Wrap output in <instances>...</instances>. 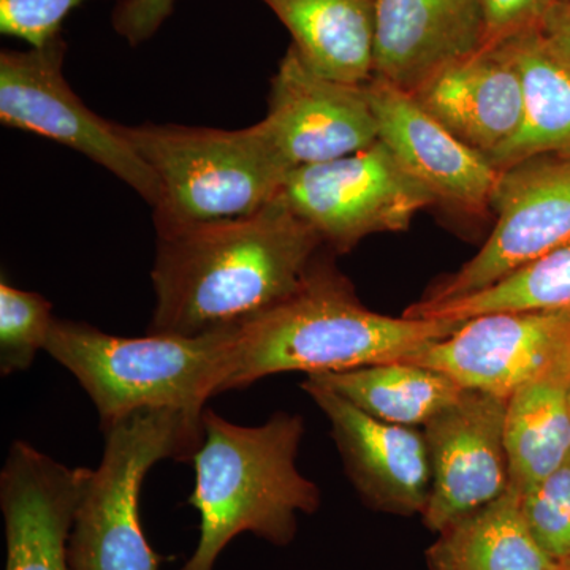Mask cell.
Here are the masks:
<instances>
[{
    "instance_id": "obj_11",
    "label": "cell",
    "mask_w": 570,
    "mask_h": 570,
    "mask_svg": "<svg viewBox=\"0 0 570 570\" xmlns=\"http://www.w3.org/2000/svg\"><path fill=\"white\" fill-rule=\"evenodd\" d=\"M262 127L291 168L328 163L379 140L366 85L333 80L291 45L272 80Z\"/></svg>"
},
{
    "instance_id": "obj_26",
    "label": "cell",
    "mask_w": 570,
    "mask_h": 570,
    "mask_svg": "<svg viewBox=\"0 0 570 570\" xmlns=\"http://www.w3.org/2000/svg\"><path fill=\"white\" fill-rule=\"evenodd\" d=\"M86 0H0V32L45 48L61 39L62 22Z\"/></svg>"
},
{
    "instance_id": "obj_4",
    "label": "cell",
    "mask_w": 570,
    "mask_h": 570,
    "mask_svg": "<svg viewBox=\"0 0 570 570\" xmlns=\"http://www.w3.org/2000/svg\"><path fill=\"white\" fill-rule=\"evenodd\" d=\"M118 127L159 183L157 238L261 213L279 197L292 170L261 122L242 130Z\"/></svg>"
},
{
    "instance_id": "obj_5",
    "label": "cell",
    "mask_w": 570,
    "mask_h": 570,
    "mask_svg": "<svg viewBox=\"0 0 570 570\" xmlns=\"http://www.w3.org/2000/svg\"><path fill=\"white\" fill-rule=\"evenodd\" d=\"M238 330L197 337L112 336L82 322L52 321L45 351L78 379L102 430L142 409L204 420L219 395Z\"/></svg>"
},
{
    "instance_id": "obj_20",
    "label": "cell",
    "mask_w": 570,
    "mask_h": 570,
    "mask_svg": "<svg viewBox=\"0 0 570 570\" xmlns=\"http://www.w3.org/2000/svg\"><path fill=\"white\" fill-rule=\"evenodd\" d=\"M570 356L512 393L505 409L509 487L520 497L570 459Z\"/></svg>"
},
{
    "instance_id": "obj_31",
    "label": "cell",
    "mask_w": 570,
    "mask_h": 570,
    "mask_svg": "<svg viewBox=\"0 0 570 570\" xmlns=\"http://www.w3.org/2000/svg\"><path fill=\"white\" fill-rule=\"evenodd\" d=\"M564 2H570V0H564Z\"/></svg>"
},
{
    "instance_id": "obj_23",
    "label": "cell",
    "mask_w": 570,
    "mask_h": 570,
    "mask_svg": "<svg viewBox=\"0 0 570 570\" xmlns=\"http://www.w3.org/2000/svg\"><path fill=\"white\" fill-rule=\"evenodd\" d=\"M493 313H570V243L478 294L439 305L414 303L403 316L461 322Z\"/></svg>"
},
{
    "instance_id": "obj_8",
    "label": "cell",
    "mask_w": 570,
    "mask_h": 570,
    "mask_svg": "<svg viewBox=\"0 0 570 570\" xmlns=\"http://www.w3.org/2000/svg\"><path fill=\"white\" fill-rule=\"evenodd\" d=\"M62 39L29 51L0 52V121L69 146L102 165L156 206L159 183L118 124L89 110L62 75Z\"/></svg>"
},
{
    "instance_id": "obj_25",
    "label": "cell",
    "mask_w": 570,
    "mask_h": 570,
    "mask_svg": "<svg viewBox=\"0 0 570 570\" xmlns=\"http://www.w3.org/2000/svg\"><path fill=\"white\" fill-rule=\"evenodd\" d=\"M532 538L554 561L570 560V459L521 497Z\"/></svg>"
},
{
    "instance_id": "obj_17",
    "label": "cell",
    "mask_w": 570,
    "mask_h": 570,
    "mask_svg": "<svg viewBox=\"0 0 570 570\" xmlns=\"http://www.w3.org/2000/svg\"><path fill=\"white\" fill-rule=\"evenodd\" d=\"M411 94L445 129L487 157L513 137L523 111L520 73L502 45L450 63Z\"/></svg>"
},
{
    "instance_id": "obj_7",
    "label": "cell",
    "mask_w": 570,
    "mask_h": 570,
    "mask_svg": "<svg viewBox=\"0 0 570 570\" xmlns=\"http://www.w3.org/2000/svg\"><path fill=\"white\" fill-rule=\"evenodd\" d=\"M279 198L341 254L366 236L407 230L436 205L379 140L365 151L292 168Z\"/></svg>"
},
{
    "instance_id": "obj_6",
    "label": "cell",
    "mask_w": 570,
    "mask_h": 570,
    "mask_svg": "<svg viewBox=\"0 0 570 570\" xmlns=\"http://www.w3.org/2000/svg\"><path fill=\"white\" fill-rule=\"evenodd\" d=\"M102 463L75 515L70 570H157L160 557L142 534V480L159 461L194 460L204 420L174 409H142L105 428Z\"/></svg>"
},
{
    "instance_id": "obj_16",
    "label": "cell",
    "mask_w": 570,
    "mask_h": 570,
    "mask_svg": "<svg viewBox=\"0 0 570 570\" xmlns=\"http://www.w3.org/2000/svg\"><path fill=\"white\" fill-rule=\"evenodd\" d=\"M483 45V0H377L373 77L414 92Z\"/></svg>"
},
{
    "instance_id": "obj_14",
    "label": "cell",
    "mask_w": 570,
    "mask_h": 570,
    "mask_svg": "<svg viewBox=\"0 0 570 570\" xmlns=\"http://www.w3.org/2000/svg\"><path fill=\"white\" fill-rule=\"evenodd\" d=\"M92 469L67 468L28 442H13L0 472L6 570H70L69 538Z\"/></svg>"
},
{
    "instance_id": "obj_30",
    "label": "cell",
    "mask_w": 570,
    "mask_h": 570,
    "mask_svg": "<svg viewBox=\"0 0 570 570\" xmlns=\"http://www.w3.org/2000/svg\"><path fill=\"white\" fill-rule=\"evenodd\" d=\"M558 570H570V560L562 561L561 566H560V569H558Z\"/></svg>"
},
{
    "instance_id": "obj_13",
    "label": "cell",
    "mask_w": 570,
    "mask_h": 570,
    "mask_svg": "<svg viewBox=\"0 0 570 570\" xmlns=\"http://www.w3.org/2000/svg\"><path fill=\"white\" fill-rule=\"evenodd\" d=\"M367 96L376 116L379 141L411 178L433 195L436 205L468 214L491 209L501 170L485 154L469 148L411 92L373 77Z\"/></svg>"
},
{
    "instance_id": "obj_1",
    "label": "cell",
    "mask_w": 570,
    "mask_h": 570,
    "mask_svg": "<svg viewBox=\"0 0 570 570\" xmlns=\"http://www.w3.org/2000/svg\"><path fill=\"white\" fill-rule=\"evenodd\" d=\"M322 245L279 197L246 219L159 236L148 333L197 337L243 328L294 294Z\"/></svg>"
},
{
    "instance_id": "obj_24",
    "label": "cell",
    "mask_w": 570,
    "mask_h": 570,
    "mask_svg": "<svg viewBox=\"0 0 570 570\" xmlns=\"http://www.w3.org/2000/svg\"><path fill=\"white\" fill-rule=\"evenodd\" d=\"M52 305L33 292L0 284V373L2 376L29 370L37 352L45 348Z\"/></svg>"
},
{
    "instance_id": "obj_15",
    "label": "cell",
    "mask_w": 570,
    "mask_h": 570,
    "mask_svg": "<svg viewBox=\"0 0 570 570\" xmlns=\"http://www.w3.org/2000/svg\"><path fill=\"white\" fill-rule=\"evenodd\" d=\"M302 389L332 423L347 475L367 504L396 515L423 513L431 490L425 434L382 422L309 379Z\"/></svg>"
},
{
    "instance_id": "obj_27",
    "label": "cell",
    "mask_w": 570,
    "mask_h": 570,
    "mask_svg": "<svg viewBox=\"0 0 570 570\" xmlns=\"http://www.w3.org/2000/svg\"><path fill=\"white\" fill-rule=\"evenodd\" d=\"M558 0H483L485 45L498 47L521 33L542 29Z\"/></svg>"
},
{
    "instance_id": "obj_18",
    "label": "cell",
    "mask_w": 570,
    "mask_h": 570,
    "mask_svg": "<svg viewBox=\"0 0 570 570\" xmlns=\"http://www.w3.org/2000/svg\"><path fill=\"white\" fill-rule=\"evenodd\" d=\"M501 45L519 70L523 111L519 129L490 163L505 170L532 157L570 154V63L542 29Z\"/></svg>"
},
{
    "instance_id": "obj_22",
    "label": "cell",
    "mask_w": 570,
    "mask_h": 570,
    "mask_svg": "<svg viewBox=\"0 0 570 570\" xmlns=\"http://www.w3.org/2000/svg\"><path fill=\"white\" fill-rule=\"evenodd\" d=\"M307 379L382 422L412 428L425 426L464 392L445 374L401 360Z\"/></svg>"
},
{
    "instance_id": "obj_32",
    "label": "cell",
    "mask_w": 570,
    "mask_h": 570,
    "mask_svg": "<svg viewBox=\"0 0 570 570\" xmlns=\"http://www.w3.org/2000/svg\"><path fill=\"white\" fill-rule=\"evenodd\" d=\"M569 401H570V395H569Z\"/></svg>"
},
{
    "instance_id": "obj_9",
    "label": "cell",
    "mask_w": 570,
    "mask_h": 570,
    "mask_svg": "<svg viewBox=\"0 0 570 570\" xmlns=\"http://www.w3.org/2000/svg\"><path fill=\"white\" fill-rule=\"evenodd\" d=\"M497 224L478 254L439 279L420 305L452 302L499 283L570 243V154H546L501 170Z\"/></svg>"
},
{
    "instance_id": "obj_28",
    "label": "cell",
    "mask_w": 570,
    "mask_h": 570,
    "mask_svg": "<svg viewBox=\"0 0 570 570\" xmlns=\"http://www.w3.org/2000/svg\"><path fill=\"white\" fill-rule=\"evenodd\" d=\"M174 7L175 0H119L111 14L112 28L137 47L159 31Z\"/></svg>"
},
{
    "instance_id": "obj_3",
    "label": "cell",
    "mask_w": 570,
    "mask_h": 570,
    "mask_svg": "<svg viewBox=\"0 0 570 570\" xmlns=\"http://www.w3.org/2000/svg\"><path fill=\"white\" fill-rule=\"evenodd\" d=\"M205 438L194 456L189 504L200 513V539L181 570H213L243 532L275 546L291 543L296 513H314L321 491L296 468L305 433L299 415L277 412L261 426H242L204 412Z\"/></svg>"
},
{
    "instance_id": "obj_12",
    "label": "cell",
    "mask_w": 570,
    "mask_h": 570,
    "mask_svg": "<svg viewBox=\"0 0 570 570\" xmlns=\"http://www.w3.org/2000/svg\"><path fill=\"white\" fill-rule=\"evenodd\" d=\"M570 356V313H493L401 362L431 367L464 390L509 397Z\"/></svg>"
},
{
    "instance_id": "obj_21",
    "label": "cell",
    "mask_w": 570,
    "mask_h": 570,
    "mask_svg": "<svg viewBox=\"0 0 570 570\" xmlns=\"http://www.w3.org/2000/svg\"><path fill=\"white\" fill-rule=\"evenodd\" d=\"M430 570H558L524 521L521 497L508 489L490 504L439 532L426 551Z\"/></svg>"
},
{
    "instance_id": "obj_19",
    "label": "cell",
    "mask_w": 570,
    "mask_h": 570,
    "mask_svg": "<svg viewBox=\"0 0 570 570\" xmlns=\"http://www.w3.org/2000/svg\"><path fill=\"white\" fill-rule=\"evenodd\" d=\"M291 32L307 66L333 80L373 78L377 0H262Z\"/></svg>"
},
{
    "instance_id": "obj_10",
    "label": "cell",
    "mask_w": 570,
    "mask_h": 570,
    "mask_svg": "<svg viewBox=\"0 0 570 570\" xmlns=\"http://www.w3.org/2000/svg\"><path fill=\"white\" fill-rule=\"evenodd\" d=\"M509 397L464 390L455 404L426 423L431 490L428 530L442 532L509 489L505 409Z\"/></svg>"
},
{
    "instance_id": "obj_29",
    "label": "cell",
    "mask_w": 570,
    "mask_h": 570,
    "mask_svg": "<svg viewBox=\"0 0 570 570\" xmlns=\"http://www.w3.org/2000/svg\"><path fill=\"white\" fill-rule=\"evenodd\" d=\"M542 32L554 50L570 63V2L558 0L543 22Z\"/></svg>"
},
{
    "instance_id": "obj_2",
    "label": "cell",
    "mask_w": 570,
    "mask_h": 570,
    "mask_svg": "<svg viewBox=\"0 0 570 570\" xmlns=\"http://www.w3.org/2000/svg\"><path fill=\"white\" fill-rule=\"evenodd\" d=\"M463 322L373 313L346 276L316 258L294 294L238 330L219 395L277 373L311 376L406 360Z\"/></svg>"
}]
</instances>
